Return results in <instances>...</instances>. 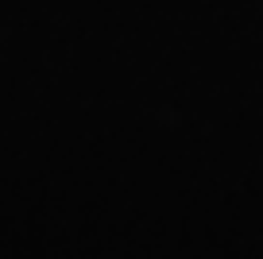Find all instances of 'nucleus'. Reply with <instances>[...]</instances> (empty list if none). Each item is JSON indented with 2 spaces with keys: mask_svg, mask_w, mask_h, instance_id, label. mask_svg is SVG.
Segmentation results:
<instances>
[]
</instances>
